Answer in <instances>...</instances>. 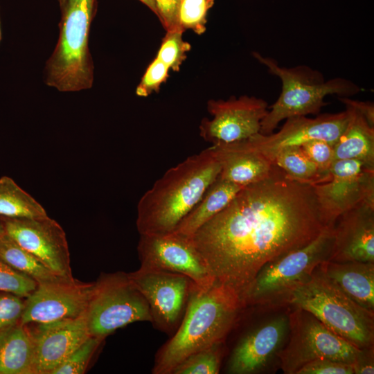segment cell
<instances>
[{
    "label": "cell",
    "mask_w": 374,
    "mask_h": 374,
    "mask_svg": "<svg viewBox=\"0 0 374 374\" xmlns=\"http://www.w3.org/2000/svg\"><path fill=\"white\" fill-rule=\"evenodd\" d=\"M324 226L312 186L274 164L191 239L213 278L242 296L265 264L310 243Z\"/></svg>",
    "instance_id": "1"
},
{
    "label": "cell",
    "mask_w": 374,
    "mask_h": 374,
    "mask_svg": "<svg viewBox=\"0 0 374 374\" xmlns=\"http://www.w3.org/2000/svg\"><path fill=\"white\" fill-rule=\"evenodd\" d=\"M245 309L240 295L215 280L206 289H193L182 321L156 353L152 373L170 374L190 355L224 341Z\"/></svg>",
    "instance_id": "2"
},
{
    "label": "cell",
    "mask_w": 374,
    "mask_h": 374,
    "mask_svg": "<svg viewBox=\"0 0 374 374\" xmlns=\"http://www.w3.org/2000/svg\"><path fill=\"white\" fill-rule=\"evenodd\" d=\"M220 172L211 147L168 169L138 202L136 224L139 234L173 232Z\"/></svg>",
    "instance_id": "3"
},
{
    "label": "cell",
    "mask_w": 374,
    "mask_h": 374,
    "mask_svg": "<svg viewBox=\"0 0 374 374\" xmlns=\"http://www.w3.org/2000/svg\"><path fill=\"white\" fill-rule=\"evenodd\" d=\"M319 265L308 280L288 293L281 305L289 304L306 310L359 349L373 347L374 312L350 299Z\"/></svg>",
    "instance_id": "4"
},
{
    "label": "cell",
    "mask_w": 374,
    "mask_h": 374,
    "mask_svg": "<svg viewBox=\"0 0 374 374\" xmlns=\"http://www.w3.org/2000/svg\"><path fill=\"white\" fill-rule=\"evenodd\" d=\"M253 56L267 67L269 72L280 79L281 92L261 121L260 133L269 134L279 123L288 118L319 114L326 105L328 95L350 97L362 89L353 81L335 78L326 80L323 74L306 65L280 66L273 58L255 52Z\"/></svg>",
    "instance_id": "5"
},
{
    "label": "cell",
    "mask_w": 374,
    "mask_h": 374,
    "mask_svg": "<svg viewBox=\"0 0 374 374\" xmlns=\"http://www.w3.org/2000/svg\"><path fill=\"white\" fill-rule=\"evenodd\" d=\"M60 8L59 37L46 63L44 81L62 92L90 89L93 82V64L89 37L96 0H66Z\"/></svg>",
    "instance_id": "6"
},
{
    "label": "cell",
    "mask_w": 374,
    "mask_h": 374,
    "mask_svg": "<svg viewBox=\"0 0 374 374\" xmlns=\"http://www.w3.org/2000/svg\"><path fill=\"white\" fill-rule=\"evenodd\" d=\"M334 224L325 226L306 245L265 264L241 296L244 308L281 305L293 288L308 280L320 264L330 259Z\"/></svg>",
    "instance_id": "7"
},
{
    "label": "cell",
    "mask_w": 374,
    "mask_h": 374,
    "mask_svg": "<svg viewBox=\"0 0 374 374\" xmlns=\"http://www.w3.org/2000/svg\"><path fill=\"white\" fill-rule=\"evenodd\" d=\"M91 336L105 338L137 321H152L148 304L128 273L102 274L86 311Z\"/></svg>",
    "instance_id": "8"
},
{
    "label": "cell",
    "mask_w": 374,
    "mask_h": 374,
    "mask_svg": "<svg viewBox=\"0 0 374 374\" xmlns=\"http://www.w3.org/2000/svg\"><path fill=\"white\" fill-rule=\"evenodd\" d=\"M288 315V341L278 354L287 374H296L308 362L331 359L353 364L364 349L337 335L312 314L301 308Z\"/></svg>",
    "instance_id": "9"
},
{
    "label": "cell",
    "mask_w": 374,
    "mask_h": 374,
    "mask_svg": "<svg viewBox=\"0 0 374 374\" xmlns=\"http://www.w3.org/2000/svg\"><path fill=\"white\" fill-rule=\"evenodd\" d=\"M325 226L363 202L374 203V168L355 159L335 161L326 181L312 185Z\"/></svg>",
    "instance_id": "10"
},
{
    "label": "cell",
    "mask_w": 374,
    "mask_h": 374,
    "mask_svg": "<svg viewBox=\"0 0 374 374\" xmlns=\"http://www.w3.org/2000/svg\"><path fill=\"white\" fill-rule=\"evenodd\" d=\"M128 274L148 304L153 326L171 336L185 314L195 283L184 275L162 270L139 268Z\"/></svg>",
    "instance_id": "11"
},
{
    "label": "cell",
    "mask_w": 374,
    "mask_h": 374,
    "mask_svg": "<svg viewBox=\"0 0 374 374\" xmlns=\"http://www.w3.org/2000/svg\"><path fill=\"white\" fill-rule=\"evenodd\" d=\"M137 251L141 269L184 275L200 289L209 287L215 280L191 238L175 232L140 235Z\"/></svg>",
    "instance_id": "12"
},
{
    "label": "cell",
    "mask_w": 374,
    "mask_h": 374,
    "mask_svg": "<svg viewBox=\"0 0 374 374\" xmlns=\"http://www.w3.org/2000/svg\"><path fill=\"white\" fill-rule=\"evenodd\" d=\"M207 110L213 118L202 119L199 134L214 145L240 141L260 133L269 106L255 96H231L226 100H208Z\"/></svg>",
    "instance_id": "13"
},
{
    "label": "cell",
    "mask_w": 374,
    "mask_h": 374,
    "mask_svg": "<svg viewBox=\"0 0 374 374\" xmlns=\"http://www.w3.org/2000/svg\"><path fill=\"white\" fill-rule=\"evenodd\" d=\"M6 234L58 276L74 279L64 231L48 215L37 217H3Z\"/></svg>",
    "instance_id": "14"
},
{
    "label": "cell",
    "mask_w": 374,
    "mask_h": 374,
    "mask_svg": "<svg viewBox=\"0 0 374 374\" xmlns=\"http://www.w3.org/2000/svg\"><path fill=\"white\" fill-rule=\"evenodd\" d=\"M95 286L76 279L38 284L25 298L20 323H46L75 319L87 309Z\"/></svg>",
    "instance_id": "15"
},
{
    "label": "cell",
    "mask_w": 374,
    "mask_h": 374,
    "mask_svg": "<svg viewBox=\"0 0 374 374\" xmlns=\"http://www.w3.org/2000/svg\"><path fill=\"white\" fill-rule=\"evenodd\" d=\"M348 116L346 109L341 112L321 114L315 118L290 117L285 119L278 132L267 135L258 133L244 141L271 162L274 154L280 149L300 146L311 140H323L333 145L345 129Z\"/></svg>",
    "instance_id": "16"
},
{
    "label": "cell",
    "mask_w": 374,
    "mask_h": 374,
    "mask_svg": "<svg viewBox=\"0 0 374 374\" xmlns=\"http://www.w3.org/2000/svg\"><path fill=\"white\" fill-rule=\"evenodd\" d=\"M289 333L288 316L271 318L244 333L226 363L231 374H252L263 370L283 348Z\"/></svg>",
    "instance_id": "17"
},
{
    "label": "cell",
    "mask_w": 374,
    "mask_h": 374,
    "mask_svg": "<svg viewBox=\"0 0 374 374\" xmlns=\"http://www.w3.org/2000/svg\"><path fill=\"white\" fill-rule=\"evenodd\" d=\"M26 326L33 340L35 374H52L90 336L86 312L75 319Z\"/></svg>",
    "instance_id": "18"
},
{
    "label": "cell",
    "mask_w": 374,
    "mask_h": 374,
    "mask_svg": "<svg viewBox=\"0 0 374 374\" xmlns=\"http://www.w3.org/2000/svg\"><path fill=\"white\" fill-rule=\"evenodd\" d=\"M328 260L374 262V203L361 202L337 219Z\"/></svg>",
    "instance_id": "19"
},
{
    "label": "cell",
    "mask_w": 374,
    "mask_h": 374,
    "mask_svg": "<svg viewBox=\"0 0 374 374\" xmlns=\"http://www.w3.org/2000/svg\"><path fill=\"white\" fill-rule=\"evenodd\" d=\"M211 147L220 163L219 177L222 179L244 187L265 179L271 172L274 164L244 140Z\"/></svg>",
    "instance_id": "20"
},
{
    "label": "cell",
    "mask_w": 374,
    "mask_h": 374,
    "mask_svg": "<svg viewBox=\"0 0 374 374\" xmlns=\"http://www.w3.org/2000/svg\"><path fill=\"white\" fill-rule=\"evenodd\" d=\"M319 267L350 299L374 312V262L326 260Z\"/></svg>",
    "instance_id": "21"
},
{
    "label": "cell",
    "mask_w": 374,
    "mask_h": 374,
    "mask_svg": "<svg viewBox=\"0 0 374 374\" xmlns=\"http://www.w3.org/2000/svg\"><path fill=\"white\" fill-rule=\"evenodd\" d=\"M348 121L333 145L334 161L355 159L374 168V126L355 109L346 106Z\"/></svg>",
    "instance_id": "22"
},
{
    "label": "cell",
    "mask_w": 374,
    "mask_h": 374,
    "mask_svg": "<svg viewBox=\"0 0 374 374\" xmlns=\"http://www.w3.org/2000/svg\"><path fill=\"white\" fill-rule=\"evenodd\" d=\"M0 374H35L33 340L20 322L0 330Z\"/></svg>",
    "instance_id": "23"
},
{
    "label": "cell",
    "mask_w": 374,
    "mask_h": 374,
    "mask_svg": "<svg viewBox=\"0 0 374 374\" xmlns=\"http://www.w3.org/2000/svg\"><path fill=\"white\" fill-rule=\"evenodd\" d=\"M242 188L218 176L173 232L191 238L202 226L224 209Z\"/></svg>",
    "instance_id": "24"
},
{
    "label": "cell",
    "mask_w": 374,
    "mask_h": 374,
    "mask_svg": "<svg viewBox=\"0 0 374 374\" xmlns=\"http://www.w3.org/2000/svg\"><path fill=\"white\" fill-rule=\"evenodd\" d=\"M0 258L14 269L34 279L38 284L70 280L53 273L35 256L19 246L7 234L0 239Z\"/></svg>",
    "instance_id": "25"
},
{
    "label": "cell",
    "mask_w": 374,
    "mask_h": 374,
    "mask_svg": "<svg viewBox=\"0 0 374 374\" xmlns=\"http://www.w3.org/2000/svg\"><path fill=\"white\" fill-rule=\"evenodd\" d=\"M48 215L33 197L8 176L0 178V217L6 218L37 217Z\"/></svg>",
    "instance_id": "26"
},
{
    "label": "cell",
    "mask_w": 374,
    "mask_h": 374,
    "mask_svg": "<svg viewBox=\"0 0 374 374\" xmlns=\"http://www.w3.org/2000/svg\"><path fill=\"white\" fill-rule=\"evenodd\" d=\"M271 163L290 179L312 186L326 181L330 175L322 172L300 146L280 149L274 154Z\"/></svg>",
    "instance_id": "27"
},
{
    "label": "cell",
    "mask_w": 374,
    "mask_h": 374,
    "mask_svg": "<svg viewBox=\"0 0 374 374\" xmlns=\"http://www.w3.org/2000/svg\"><path fill=\"white\" fill-rule=\"evenodd\" d=\"M224 341L199 350L179 362L170 374H217L224 354Z\"/></svg>",
    "instance_id": "28"
},
{
    "label": "cell",
    "mask_w": 374,
    "mask_h": 374,
    "mask_svg": "<svg viewBox=\"0 0 374 374\" xmlns=\"http://www.w3.org/2000/svg\"><path fill=\"white\" fill-rule=\"evenodd\" d=\"M215 0H180L178 11L179 27L183 32L192 30L197 35L206 30V15Z\"/></svg>",
    "instance_id": "29"
},
{
    "label": "cell",
    "mask_w": 374,
    "mask_h": 374,
    "mask_svg": "<svg viewBox=\"0 0 374 374\" xmlns=\"http://www.w3.org/2000/svg\"><path fill=\"white\" fill-rule=\"evenodd\" d=\"M105 338L89 336L52 374H82Z\"/></svg>",
    "instance_id": "30"
},
{
    "label": "cell",
    "mask_w": 374,
    "mask_h": 374,
    "mask_svg": "<svg viewBox=\"0 0 374 374\" xmlns=\"http://www.w3.org/2000/svg\"><path fill=\"white\" fill-rule=\"evenodd\" d=\"M182 33L179 30L167 31L156 57L173 71H179L191 48L190 44L183 39Z\"/></svg>",
    "instance_id": "31"
},
{
    "label": "cell",
    "mask_w": 374,
    "mask_h": 374,
    "mask_svg": "<svg viewBox=\"0 0 374 374\" xmlns=\"http://www.w3.org/2000/svg\"><path fill=\"white\" fill-rule=\"evenodd\" d=\"M37 285L34 279L14 269L0 258V291L26 298L36 289Z\"/></svg>",
    "instance_id": "32"
},
{
    "label": "cell",
    "mask_w": 374,
    "mask_h": 374,
    "mask_svg": "<svg viewBox=\"0 0 374 374\" xmlns=\"http://www.w3.org/2000/svg\"><path fill=\"white\" fill-rule=\"evenodd\" d=\"M170 69L157 57L150 64L136 89V94L147 97L153 92H158L162 83L168 78Z\"/></svg>",
    "instance_id": "33"
},
{
    "label": "cell",
    "mask_w": 374,
    "mask_h": 374,
    "mask_svg": "<svg viewBox=\"0 0 374 374\" xmlns=\"http://www.w3.org/2000/svg\"><path fill=\"white\" fill-rule=\"evenodd\" d=\"M306 156L323 173L329 175L334 162L333 145L323 140H311L300 145Z\"/></svg>",
    "instance_id": "34"
},
{
    "label": "cell",
    "mask_w": 374,
    "mask_h": 374,
    "mask_svg": "<svg viewBox=\"0 0 374 374\" xmlns=\"http://www.w3.org/2000/svg\"><path fill=\"white\" fill-rule=\"evenodd\" d=\"M25 298L0 291V330L20 322Z\"/></svg>",
    "instance_id": "35"
},
{
    "label": "cell",
    "mask_w": 374,
    "mask_h": 374,
    "mask_svg": "<svg viewBox=\"0 0 374 374\" xmlns=\"http://www.w3.org/2000/svg\"><path fill=\"white\" fill-rule=\"evenodd\" d=\"M353 365L348 363L331 360L317 359L307 363L296 374H353Z\"/></svg>",
    "instance_id": "36"
},
{
    "label": "cell",
    "mask_w": 374,
    "mask_h": 374,
    "mask_svg": "<svg viewBox=\"0 0 374 374\" xmlns=\"http://www.w3.org/2000/svg\"><path fill=\"white\" fill-rule=\"evenodd\" d=\"M154 1L157 11V15L166 31L181 30L178 24V11L180 0Z\"/></svg>",
    "instance_id": "37"
},
{
    "label": "cell",
    "mask_w": 374,
    "mask_h": 374,
    "mask_svg": "<svg viewBox=\"0 0 374 374\" xmlns=\"http://www.w3.org/2000/svg\"><path fill=\"white\" fill-rule=\"evenodd\" d=\"M338 100L345 106H350L355 109L365 117L371 125L374 126V105L373 103L353 100L348 97H338Z\"/></svg>",
    "instance_id": "38"
},
{
    "label": "cell",
    "mask_w": 374,
    "mask_h": 374,
    "mask_svg": "<svg viewBox=\"0 0 374 374\" xmlns=\"http://www.w3.org/2000/svg\"><path fill=\"white\" fill-rule=\"evenodd\" d=\"M353 368L355 374L374 373L373 347L364 349Z\"/></svg>",
    "instance_id": "39"
},
{
    "label": "cell",
    "mask_w": 374,
    "mask_h": 374,
    "mask_svg": "<svg viewBox=\"0 0 374 374\" xmlns=\"http://www.w3.org/2000/svg\"><path fill=\"white\" fill-rule=\"evenodd\" d=\"M147 7H148L154 13L157 15V8L154 0H139Z\"/></svg>",
    "instance_id": "40"
},
{
    "label": "cell",
    "mask_w": 374,
    "mask_h": 374,
    "mask_svg": "<svg viewBox=\"0 0 374 374\" xmlns=\"http://www.w3.org/2000/svg\"><path fill=\"white\" fill-rule=\"evenodd\" d=\"M6 234L3 218L0 217V239Z\"/></svg>",
    "instance_id": "41"
},
{
    "label": "cell",
    "mask_w": 374,
    "mask_h": 374,
    "mask_svg": "<svg viewBox=\"0 0 374 374\" xmlns=\"http://www.w3.org/2000/svg\"><path fill=\"white\" fill-rule=\"evenodd\" d=\"M59 3H60V7L64 3V2L66 1V0H57Z\"/></svg>",
    "instance_id": "42"
},
{
    "label": "cell",
    "mask_w": 374,
    "mask_h": 374,
    "mask_svg": "<svg viewBox=\"0 0 374 374\" xmlns=\"http://www.w3.org/2000/svg\"><path fill=\"white\" fill-rule=\"evenodd\" d=\"M1 39V24H0V41Z\"/></svg>",
    "instance_id": "43"
}]
</instances>
